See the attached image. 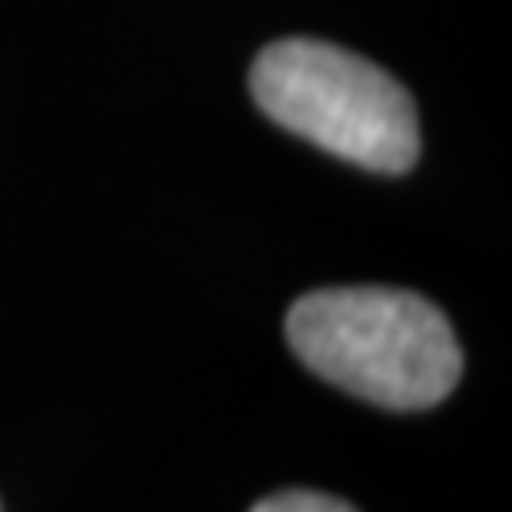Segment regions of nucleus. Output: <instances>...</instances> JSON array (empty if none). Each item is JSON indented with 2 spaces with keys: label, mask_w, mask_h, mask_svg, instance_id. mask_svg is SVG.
Instances as JSON below:
<instances>
[{
  "label": "nucleus",
  "mask_w": 512,
  "mask_h": 512,
  "mask_svg": "<svg viewBox=\"0 0 512 512\" xmlns=\"http://www.w3.org/2000/svg\"><path fill=\"white\" fill-rule=\"evenodd\" d=\"M304 365L384 410H429L459 384L463 353L437 304L406 289H319L285 319Z\"/></svg>",
  "instance_id": "f257e3e1"
},
{
  "label": "nucleus",
  "mask_w": 512,
  "mask_h": 512,
  "mask_svg": "<svg viewBox=\"0 0 512 512\" xmlns=\"http://www.w3.org/2000/svg\"><path fill=\"white\" fill-rule=\"evenodd\" d=\"M255 103L281 129L349 164L403 175L418 164V110L380 65L319 38H281L255 57Z\"/></svg>",
  "instance_id": "f03ea898"
},
{
  "label": "nucleus",
  "mask_w": 512,
  "mask_h": 512,
  "mask_svg": "<svg viewBox=\"0 0 512 512\" xmlns=\"http://www.w3.org/2000/svg\"><path fill=\"white\" fill-rule=\"evenodd\" d=\"M251 512H357V509L330 494H315V490H281V494L258 501Z\"/></svg>",
  "instance_id": "7ed1b4c3"
}]
</instances>
